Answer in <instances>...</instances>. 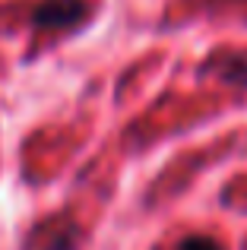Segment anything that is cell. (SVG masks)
<instances>
[{
  "mask_svg": "<svg viewBox=\"0 0 247 250\" xmlns=\"http://www.w3.org/2000/svg\"><path fill=\"white\" fill-rule=\"evenodd\" d=\"M82 13H86V3H82V0H44V3L35 10V22L63 29V25L80 22Z\"/></svg>",
  "mask_w": 247,
  "mask_h": 250,
  "instance_id": "6da1fadb",
  "label": "cell"
},
{
  "mask_svg": "<svg viewBox=\"0 0 247 250\" xmlns=\"http://www.w3.org/2000/svg\"><path fill=\"white\" fill-rule=\"evenodd\" d=\"M181 250H222V247H219L212 238H203V234H197V238H187L184 244H181Z\"/></svg>",
  "mask_w": 247,
  "mask_h": 250,
  "instance_id": "7a4b0ae2",
  "label": "cell"
}]
</instances>
